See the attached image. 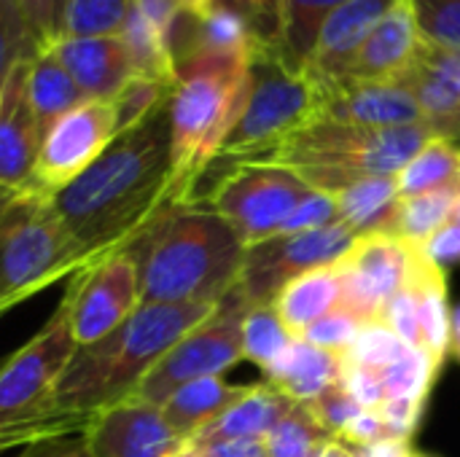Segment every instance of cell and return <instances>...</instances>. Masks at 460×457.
Masks as SVG:
<instances>
[{
    "label": "cell",
    "instance_id": "1",
    "mask_svg": "<svg viewBox=\"0 0 460 457\" xmlns=\"http://www.w3.org/2000/svg\"><path fill=\"white\" fill-rule=\"evenodd\" d=\"M170 202V102L121 132L51 207L86 264L124 250Z\"/></svg>",
    "mask_w": 460,
    "mask_h": 457
},
{
    "label": "cell",
    "instance_id": "2",
    "mask_svg": "<svg viewBox=\"0 0 460 457\" xmlns=\"http://www.w3.org/2000/svg\"><path fill=\"white\" fill-rule=\"evenodd\" d=\"M216 310L218 304H140L116 331L75 347L49 401L54 439L84 434L94 415L135 399L154 366Z\"/></svg>",
    "mask_w": 460,
    "mask_h": 457
},
{
    "label": "cell",
    "instance_id": "3",
    "mask_svg": "<svg viewBox=\"0 0 460 457\" xmlns=\"http://www.w3.org/2000/svg\"><path fill=\"white\" fill-rule=\"evenodd\" d=\"M140 304H218L243 275L245 245L202 199L164 205L127 245Z\"/></svg>",
    "mask_w": 460,
    "mask_h": 457
},
{
    "label": "cell",
    "instance_id": "4",
    "mask_svg": "<svg viewBox=\"0 0 460 457\" xmlns=\"http://www.w3.org/2000/svg\"><path fill=\"white\" fill-rule=\"evenodd\" d=\"M251 89V59H191L178 65L170 94V205L197 202Z\"/></svg>",
    "mask_w": 460,
    "mask_h": 457
},
{
    "label": "cell",
    "instance_id": "5",
    "mask_svg": "<svg viewBox=\"0 0 460 457\" xmlns=\"http://www.w3.org/2000/svg\"><path fill=\"white\" fill-rule=\"evenodd\" d=\"M434 137L437 135L429 124L369 129L315 119L256 162L288 167L310 189L334 197L361 178L399 175Z\"/></svg>",
    "mask_w": 460,
    "mask_h": 457
},
{
    "label": "cell",
    "instance_id": "6",
    "mask_svg": "<svg viewBox=\"0 0 460 457\" xmlns=\"http://www.w3.org/2000/svg\"><path fill=\"white\" fill-rule=\"evenodd\" d=\"M86 264L49 199L16 191L0 213V315Z\"/></svg>",
    "mask_w": 460,
    "mask_h": 457
},
{
    "label": "cell",
    "instance_id": "7",
    "mask_svg": "<svg viewBox=\"0 0 460 457\" xmlns=\"http://www.w3.org/2000/svg\"><path fill=\"white\" fill-rule=\"evenodd\" d=\"M75 347L67 307L59 302L46 326L0 366V455L54 442L49 401Z\"/></svg>",
    "mask_w": 460,
    "mask_h": 457
},
{
    "label": "cell",
    "instance_id": "8",
    "mask_svg": "<svg viewBox=\"0 0 460 457\" xmlns=\"http://www.w3.org/2000/svg\"><path fill=\"white\" fill-rule=\"evenodd\" d=\"M318 89L270 48L251 59V89L216 162H256L318 119Z\"/></svg>",
    "mask_w": 460,
    "mask_h": 457
},
{
    "label": "cell",
    "instance_id": "9",
    "mask_svg": "<svg viewBox=\"0 0 460 457\" xmlns=\"http://www.w3.org/2000/svg\"><path fill=\"white\" fill-rule=\"evenodd\" d=\"M251 304L243 296L240 283L218 302V310L191 329L143 380L135 399L162 407L181 385L199 377H221L243 356V321Z\"/></svg>",
    "mask_w": 460,
    "mask_h": 457
},
{
    "label": "cell",
    "instance_id": "10",
    "mask_svg": "<svg viewBox=\"0 0 460 457\" xmlns=\"http://www.w3.org/2000/svg\"><path fill=\"white\" fill-rule=\"evenodd\" d=\"M310 191L288 167L240 162L232 164L205 202L237 232L245 248H253L275 237Z\"/></svg>",
    "mask_w": 460,
    "mask_h": 457
},
{
    "label": "cell",
    "instance_id": "11",
    "mask_svg": "<svg viewBox=\"0 0 460 457\" xmlns=\"http://www.w3.org/2000/svg\"><path fill=\"white\" fill-rule=\"evenodd\" d=\"M119 137L111 100H86L57 119L40 137L38 156L24 189L32 197L54 199L65 186L84 175Z\"/></svg>",
    "mask_w": 460,
    "mask_h": 457
},
{
    "label": "cell",
    "instance_id": "12",
    "mask_svg": "<svg viewBox=\"0 0 460 457\" xmlns=\"http://www.w3.org/2000/svg\"><path fill=\"white\" fill-rule=\"evenodd\" d=\"M358 234L348 224H332L302 234H275L245 250V264L240 275L243 296L251 307L272 304L275 296L299 275L337 267Z\"/></svg>",
    "mask_w": 460,
    "mask_h": 457
},
{
    "label": "cell",
    "instance_id": "13",
    "mask_svg": "<svg viewBox=\"0 0 460 457\" xmlns=\"http://www.w3.org/2000/svg\"><path fill=\"white\" fill-rule=\"evenodd\" d=\"M62 302L78 347L94 345L116 331L140 307L137 264L132 253L124 248L75 272Z\"/></svg>",
    "mask_w": 460,
    "mask_h": 457
},
{
    "label": "cell",
    "instance_id": "14",
    "mask_svg": "<svg viewBox=\"0 0 460 457\" xmlns=\"http://www.w3.org/2000/svg\"><path fill=\"white\" fill-rule=\"evenodd\" d=\"M412 253L415 245L402 242L396 234H358L348 256L337 264L342 277L340 310H345L364 326L380 321L385 304L410 280Z\"/></svg>",
    "mask_w": 460,
    "mask_h": 457
},
{
    "label": "cell",
    "instance_id": "15",
    "mask_svg": "<svg viewBox=\"0 0 460 457\" xmlns=\"http://www.w3.org/2000/svg\"><path fill=\"white\" fill-rule=\"evenodd\" d=\"M81 436L89 457H175L186 444L159 407L137 399L94 415Z\"/></svg>",
    "mask_w": 460,
    "mask_h": 457
},
{
    "label": "cell",
    "instance_id": "16",
    "mask_svg": "<svg viewBox=\"0 0 460 457\" xmlns=\"http://www.w3.org/2000/svg\"><path fill=\"white\" fill-rule=\"evenodd\" d=\"M399 0H350L337 8L318 30L305 75L318 92L345 81L350 62Z\"/></svg>",
    "mask_w": 460,
    "mask_h": 457
},
{
    "label": "cell",
    "instance_id": "17",
    "mask_svg": "<svg viewBox=\"0 0 460 457\" xmlns=\"http://www.w3.org/2000/svg\"><path fill=\"white\" fill-rule=\"evenodd\" d=\"M318 119L369 127L396 129L426 124L415 97L399 83L383 81H342L318 92Z\"/></svg>",
    "mask_w": 460,
    "mask_h": 457
},
{
    "label": "cell",
    "instance_id": "18",
    "mask_svg": "<svg viewBox=\"0 0 460 457\" xmlns=\"http://www.w3.org/2000/svg\"><path fill=\"white\" fill-rule=\"evenodd\" d=\"M27 75L30 59H22L8 70L0 86V189L11 191L27 186L40 145V129L30 105Z\"/></svg>",
    "mask_w": 460,
    "mask_h": 457
},
{
    "label": "cell",
    "instance_id": "19",
    "mask_svg": "<svg viewBox=\"0 0 460 457\" xmlns=\"http://www.w3.org/2000/svg\"><path fill=\"white\" fill-rule=\"evenodd\" d=\"M86 100H113L129 78L132 59L119 35L113 38H57L51 43Z\"/></svg>",
    "mask_w": 460,
    "mask_h": 457
},
{
    "label": "cell",
    "instance_id": "20",
    "mask_svg": "<svg viewBox=\"0 0 460 457\" xmlns=\"http://www.w3.org/2000/svg\"><path fill=\"white\" fill-rule=\"evenodd\" d=\"M418 43H420V35H418L415 19H412L410 3L399 0L383 16V22L375 27V32L367 38V43L361 46V51L350 62L345 81L394 83L407 70V65L412 62Z\"/></svg>",
    "mask_w": 460,
    "mask_h": 457
},
{
    "label": "cell",
    "instance_id": "21",
    "mask_svg": "<svg viewBox=\"0 0 460 457\" xmlns=\"http://www.w3.org/2000/svg\"><path fill=\"white\" fill-rule=\"evenodd\" d=\"M394 83L415 97L426 124L434 129L460 110V54L420 40L412 62Z\"/></svg>",
    "mask_w": 460,
    "mask_h": 457
},
{
    "label": "cell",
    "instance_id": "22",
    "mask_svg": "<svg viewBox=\"0 0 460 457\" xmlns=\"http://www.w3.org/2000/svg\"><path fill=\"white\" fill-rule=\"evenodd\" d=\"M342 356L294 339V345L264 372V382L296 404H310L342 380Z\"/></svg>",
    "mask_w": 460,
    "mask_h": 457
},
{
    "label": "cell",
    "instance_id": "23",
    "mask_svg": "<svg viewBox=\"0 0 460 457\" xmlns=\"http://www.w3.org/2000/svg\"><path fill=\"white\" fill-rule=\"evenodd\" d=\"M253 385H229L224 377H199L181 385L159 409L181 439H194L202 428L229 412Z\"/></svg>",
    "mask_w": 460,
    "mask_h": 457
},
{
    "label": "cell",
    "instance_id": "24",
    "mask_svg": "<svg viewBox=\"0 0 460 457\" xmlns=\"http://www.w3.org/2000/svg\"><path fill=\"white\" fill-rule=\"evenodd\" d=\"M410 286L418 304V321L423 334V350L442 366L445 356L450 353V299L445 286V272L437 267L423 248H415L412 253V269H410Z\"/></svg>",
    "mask_w": 460,
    "mask_h": 457
},
{
    "label": "cell",
    "instance_id": "25",
    "mask_svg": "<svg viewBox=\"0 0 460 457\" xmlns=\"http://www.w3.org/2000/svg\"><path fill=\"white\" fill-rule=\"evenodd\" d=\"M340 302H342L340 269L323 267V269H313V272H305L296 280H291L275 296L272 304H275L280 321L286 323V329L296 339H302L313 323H318L329 312L340 310Z\"/></svg>",
    "mask_w": 460,
    "mask_h": 457
},
{
    "label": "cell",
    "instance_id": "26",
    "mask_svg": "<svg viewBox=\"0 0 460 457\" xmlns=\"http://www.w3.org/2000/svg\"><path fill=\"white\" fill-rule=\"evenodd\" d=\"M296 401L278 393L267 382L253 385L229 412L202 428L194 439H267V434L288 415ZM191 442V439H189Z\"/></svg>",
    "mask_w": 460,
    "mask_h": 457
},
{
    "label": "cell",
    "instance_id": "27",
    "mask_svg": "<svg viewBox=\"0 0 460 457\" xmlns=\"http://www.w3.org/2000/svg\"><path fill=\"white\" fill-rule=\"evenodd\" d=\"M27 92H30V105H32L40 137L57 119H62L67 110L86 102L84 92L78 89V83L73 81V75L67 73V67L62 65V59L57 57L51 46L40 48L30 59Z\"/></svg>",
    "mask_w": 460,
    "mask_h": 457
},
{
    "label": "cell",
    "instance_id": "28",
    "mask_svg": "<svg viewBox=\"0 0 460 457\" xmlns=\"http://www.w3.org/2000/svg\"><path fill=\"white\" fill-rule=\"evenodd\" d=\"M340 207V221L348 224L356 234L394 232L396 205L402 199L396 175H369L340 194H334Z\"/></svg>",
    "mask_w": 460,
    "mask_h": 457
},
{
    "label": "cell",
    "instance_id": "29",
    "mask_svg": "<svg viewBox=\"0 0 460 457\" xmlns=\"http://www.w3.org/2000/svg\"><path fill=\"white\" fill-rule=\"evenodd\" d=\"M350 0H283V32L275 54L294 73H305L321 24Z\"/></svg>",
    "mask_w": 460,
    "mask_h": 457
},
{
    "label": "cell",
    "instance_id": "30",
    "mask_svg": "<svg viewBox=\"0 0 460 457\" xmlns=\"http://www.w3.org/2000/svg\"><path fill=\"white\" fill-rule=\"evenodd\" d=\"M460 197V175L442 189L418 194V197H402L394 215V232L402 242L420 248L439 226H445L453 215V207Z\"/></svg>",
    "mask_w": 460,
    "mask_h": 457
},
{
    "label": "cell",
    "instance_id": "31",
    "mask_svg": "<svg viewBox=\"0 0 460 457\" xmlns=\"http://www.w3.org/2000/svg\"><path fill=\"white\" fill-rule=\"evenodd\" d=\"M119 38L127 46V54L132 59L135 75L148 78V81H159V83H170L175 86L178 81V67H175V57L167 46V40L156 32V27L137 11V5L132 3V11L124 22V30L119 32Z\"/></svg>",
    "mask_w": 460,
    "mask_h": 457
},
{
    "label": "cell",
    "instance_id": "32",
    "mask_svg": "<svg viewBox=\"0 0 460 457\" xmlns=\"http://www.w3.org/2000/svg\"><path fill=\"white\" fill-rule=\"evenodd\" d=\"M460 175V145L445 137L429 140L396 175L402 197H418L447 186Z\"/></svg>",
    "mask_w": 460,
    "mask_h": 457
},
{
    "label": "cell",
    "instance_id": "33",
    "mask_svg": "<svg viewBox=\"0 0 460 457\" xmlns=\"http://www.w3.org/2000/svg\"><path fill=\"white\" fill-rule=\"evenodd\" d=\"M294 334L280 321L275 304L251 307L243 321V356L264 372L294 345Z\"/></svg>",
    "mask_w": 460,
    "mask_h": 457
},
{
    "label": "cell",
    "instance_id": "34",
    "mask_svg": "<svg viewBox=\"0 0 460 457\" xmlns=\"http://www.w3.org/2000/svg\"><path fill=\"white\" fill-rule=\"evenodd\" d=\"M132 3L135 0H70L59 38H113L124 30Z\"/></svg>",
    "mask_w": 460,
    "mask_h": 457
},
{
    "label": "cell",
    "instance_id": "35",
    "mask_svg": "<svg viewBox=\"0 0 460 457\" xmlns=\"http://www.w3.org/2000/svg\"><path fill=\"white\" fill-rule=\"evenodd\" d=\"M332 436L315 423L305 404H294L288 415L267 434L270 457H315Z\"/></svg>",
    "mask_w": 460,
    "mask_h": 457
},
{
    "label": "cell",
    "instance_id": "36",
    "mask_svg": "<svg viewBox=\"0 0 460 457\" xmlns=\"http://www.w3.org/2000/svg\"><path fill=\"white\" fill-rule=\"evenodd\" d=\"M175 86L170 83H159V81H148V78H129L124 83V89L111 100L113 102V113H116V129L119 135L143 124L148 116H154L159 108H164L170 102Z\"/></svg>",
    "mask_w": 460,
    "mask_h": 457
},
{
    "label": "cell",
    "instance_id": "37",
    "mask_svg": "<svg viewBox=\"0 0 460 457\" xmlns=\"http://www.w3.org/2000/svg\"><path fill=\"white\" fill-rule=\"evenodd\" d=\"M437 372H439V364L426 350H412L410 347L380 377H383L388 399H418V401H426Z\"/></svg>",
    "mask_w": 460,
    "mask_h": 457
},
{
    "label": "cell",
    "instance_id": "38",
    "mask_svg": "<svg viewBox=\"0 0 460 457\" xmlns=\"http://www.w3.org/2000/svg\"><path fill=\"white\" fill-rule=\"evenodd\" d=\"M420 40L460 54V0H407Z\"/></svg>",
    "mask_w": 460,
    "mask_h": 457
},
{
    "label": "cell",
    "instance_id": "39",
    "mask_svg": "<svg viewBox=\"0 0 460 457\" xmlns=\"http://www.w3.org/2000/svg\"><path fill=\"white\" fill-rule=\"evenodd\" d=\"M410 347L380 321L367 323L361 329V334L356 337V342L350 345V350L342 356L345 366H361V369H372L377 374H383L388 366H394Z\"/></svg>",
    "mask_w": 460,
    "mask_h": 457
},
{
    "label": "cell",
    "instance_id": "40",
    "mask_svg": "<svg viewBox=\"0 0 460 457\" xmlns=\"http://www.w3.org/2000/svg\"><path fill=\"white\" fill-rule=\"evenodd\" d=\"M38 51L40 48L19 0H0V83L16 62L32 59Z\"/></svg>",
    "mask_w": 460,
    "mask_h": 457
},
{
    "label": "cell",
    "instance_id": "41",
    "mask_svg": "<svg viewBox=\"0 0 460 457\" xmlns=\"http://www.w3.org/2000/svg\"><path fill=\"white\" fill-rule=\"evenodd\" d=\"M210 5L237 13L248 22L264 48H278L283 32V0H210Z\"/></svg>",
    "mask_w": 460,
    "mask_h": 457
},
{
    "label": "cell",
    "instance_id": "42",
    "mask_svg": "<svg viewBox=\"0 0 460 457\" xmlns=\"http://www.w3.org/2000/svg\"><path fill=\"white\" fill-rule=\"evenodd\" d=\"M361 329H364L361 321H356L345 310H334L326 318H321L318 323H313L305 331L302 339L307 345L318 347V350H326V353H334V356H345L350 350V345L356 342V337L361 334Z\"/></svg>",
    "mask_w": 460,
    "mask_h": 457
},
{
    "label": "cell",
    "instance_id": "43",
    "mask_svg": "<svg viewBox=\"0 0 460 457\" xmlns=\"http://www.w3.org/2000/svg\"><path fill=\"white\" fill-rule=\"evenodd\" d=\"M310 409V415L315 417V423L332 436L340 439L345 434V428L350 426V420L361 412L358 401L342 388V382L332 385L329 391H323L318 399H313L310 404H305Z\"/></svg>",
    "mask_w": 460,
    "mask_h": 457
},
{
    "label": "cell",
    "instance_id": "44",
    "mask_svg": "<svg viewBox=\"0 0 460 457\" xmlns=\"http://www.w3.org/2000/svg\"><path fill=\"white\" fill-rule=\"evenodd\" d=\"M332 224H340L337 199L332 194H323V191H315L313 189L296 205V210L288 215V221L280 226L278 234H302V232H315V229L332 226Z\"/></svg>",
    "mask_w": 460,
    "mask_h": 457
},
{
    "label": "cell",
    "instance_id": "45",
    "mask_svg": "<svg viewBox=\"0 0 460 457\" xmlns=\"http://www.w3.org/2000/svg\"><path fill=\"white\" fill-rule=\"evenodd\" d=\"M380 323H385L407 347L412 350H423V334H420V321H418V304H415V294L412 286L407 280V286L385 304Z\"/></svg>",
    "mask_w": 460,
    "mask_h": 457
},
{
    "label": "cell",
    "instance_id": "46",
    "mask_svg": "<svg viewBox=\"0 0 460 457\" xmlns=\"http://www.w3.org/2000/svg\"><path fill=\"white\" fill-rule=\"evenodd\" d=\"M342 388L358 401L361 409H380L385 404V385L383 377L372 369H361V366H345L342 369Z\"/></svg>",
    "mask_w": 460,
    "mask_h": 457
},
{
    "label": "cell",
    "instance_id": "47",
    "mask_svg": "<svg viewBox=\"0 0 460 457\" xmlns=\"http://www.w3.org/2000/svg\"><path fill=\"white\" fill-rule=\"evenodd\" d=\"M420 412H423V401H418V399H388L380 407L388 442L407 444V439L412 436V431L420 420Z\"/></svg>",
    "mask_w": 460,
    "mask_h": 457
},
{
    "label": "cell",
    "instance_id": "48",
    "mask_svg": "<svg viewBox=\"0 0 460 457\" xmlns=\"http://www.w3.org/2000/svg\"><path fill=\"white\" fill-rule=\"evenodd\" d=\"M340 439L345 444H350V447H358V450H369V447H377V444L388 442L385 420H383L380 409H361L350 420V426L345 428V434Z\"/></svg>",
    "mask_w": 460,
    "mask_h": 457
},
{
    "label": "cell",
    "instance_id": "49",
    "mask_svg": "<svg viewBox=\"0 0 460 457\" xmlns=\"http://www.w3.org/2000/svg\"><path fill=\"white\" fill-rule=\"evenodd\" d=\"M197 457H270L264 439H191Z\"/></svg>",
    "mask_w": 460,
    "mask_h": 457
},
{
    "label": "cell",
    "instance_id": "50",
    "mask_svg": "<svg viewBox=\"0 0 460 457\" xmlns=\"http://www.w3.org/2000/svg\"><path fill=\"white\" fill-rule=\"evenodd\" d=\"M27 22H30V30L35 35V43L38 48H46L51 46L57 38H59V30H57V5L54 0H19Z\"/></svg>",
    "mask_w": 460,
    "mask_h": 457
},
{
    "label": "cell",
    "instance_id": "51",
    "mask_svg": "<svg viewBox=\"0 0 460 457\" xmlns=\"http://www.w3.org/2000/svg\"><path fill=\"white\" fill-rule=\"evenodd\" d=\"M423 253L437 264V267H447V264H458L460 261V224L447 221L445 226H439L423 245Z\"/></svg>",
    "mask_w": 460,
    "mask_h": 457
},
{
    "label": "cell",
    "instance_id": "52",
    "mask_svg": "<svg viewBox=\"0 0 460 457\" xmlns=\"http://www.w3.org/2000/svg\"><path fill=\"white\" fill-rule=\"evenodd\" d=\"M19 457H89V450L84 436H78V439H54V442L32 444Z\"/></svg>",
    "mask_w": 460,
    "mask_h": 457
},
{
    "label": "cell",
    "instance_id": "53",
    "mask_svg": "<svg viewBox=\"0 0 460 457\" xmlns=\"http://www.w3.org/2000/svg\"><path fill=\"white\" fill-rule=\"evenodd\" d=\"M315 457H364V450L350 447L342 439H329Z\"/></svg>",
    "mask_w": 460,
    "mask_h": 457
},
{
    "label": "cell",
    "instance_id": "54",
    "mask_svg": "<svg viewBox=\"0 0 460 457\" xmlns=\"http://www.w3.org/2000/svg\"><path fill=\"white\" fill-rule=\"evenodd\" d=\"M450 356L460 364V304L450 315Z\"/></svg>",
    "mask_w": 460,
    "mask_h": 457
},
{
    "label": "cell",
    "instance_id": "55",
    "mask_svg": "<svg viewBox=\"0 0 460 457\" xmlns=\"http://www.w3.org/2000/svg\"><path fill=\"white\" fill-rule=\"evenodd\" d=\"M181 5L189 11V13H202L210 8V0H181Z\"/></svg>",
    "mask_w": 460,
    "mask_h": 457
},
{
    "label": "cell",
    "instance_id": "56",
    "mask_svg": "<svg viewBox=\"0 0 460 457\" xmlns=\"http://www.w3.org/2000/svg\"><path fill=\"white\" fill-rule=\"evenodd\" d=\"M67 3H70V0H54V5H57V30H62V16H65Z\"/></svg>",
    "mask_w": 460,
    "mask_h": 457
},
{
    "label": "cell",
    "instance_id": "57",
    "mask_svg": "<svg viewBox=\"0 0 460 457\" xmlns=\"http://www.w3.org/2000/svg\"><path fill=\"white\" fill-rule=\"evenodd\" d=\"M13 194H16V191H11V189H0V213H3V210H5V205L13 199Z\"/></svg>",
    "mask_w": 460,
    "mask_h": 457
},
{
    "label": "cell",
    "instance_id": "58",
    "mask_svg": "<svg viewBox=\"0 0 460 457\" xmlns=\"http://www.w3.org/2000/svg\"><path fill=\"white\" fill-rule=\"evenodd\" d=\"M175 457H197V453H194V450H191L189 444H183V450H181V453H178Z\"/></svg>",
    "mask_w": 460,
    "mask_h": 457
},
{
    "label": "cell",
    "instance_id": "59",
    "mask_svg": "<svg viewBox=\"0 0 460 457\" xmlns=\"http://www.w3.org/2000/svg\"><path fill=\"white\" fill-rule=\"evenodd\" d=\"M450 221L460 224V197H458V202H456V207H453V215H450Z\"/></svg>",
    "mask_w": 460,
    "mask_h": 457
},
{
    "label": "cell",
    "instance_id": "60",
    "mask_svg": "<svg viewBox=\"0 0 460 457\" xmlns=\"http://www.w3.org/2000/svg\"><path fill=\"white\" fill-rule=\"evenodd\" d=\"M407 457H420V455H412V453H410V455H407Z\"/></svg>",
    "mask_w": 460,
    "mask_h": 457
},
{
    "label": "cell",
    "instance_id": "61",
    "mask_svg": "<svg viewBox=\"0 0 460 457\" xmlns=\"http://www.w3.org/2000/svg\"><path fill=\"white\" fill-rule=\"evenodd\" d=\"M0 86H3V83H0Z\"/></svg>",
    "mask_w": 460,
    "mask_h": 457
}]
</instances>
